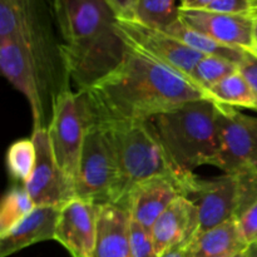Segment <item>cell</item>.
<instances>
[{
	"label": "cell",
	"instance_id": "cell-1",
	"mask_svg": "<svg viewBox=\"0 0 257 257\" xmlns=\"http://www.w3.org/2000/svg\"><path fill=\"white\" fill-rule=\"evenodd\" d=\"M82 92L94 122L102 124L150 120L191 100L210 99L190 80L130 47L114 70Z\"/></svg>",
	"mask_w": 257,
	"mask_h": 257
},
{
	"label": "cell",
	"instance_id": "cell-22",
	"mask_svg": "<svg viewBox=\"0 0 257 257\" xmlns=\"http://www.w3.org/2000/svg\"><path fill=\"white\" fill-rule=\"evenodd\" d=\"M178 0H137L135 19L143 24L167 29L180 19Z\"/></svg>",
	"mask_w": 257,
	"mask_h": 257
},
{
	"label": "cell",
	"instance_id": "cell-29",
	"mask_svg": "<svg viewBox=\"0 0 257 257\" xmlns=\"http://www.w3.org/2000/svg\"><path fill=\"white\" fill-rule=\"evenodd\" d=\"M238 72L245 77L257 99V55L247 50L242 63L238 65ZM257 112V109H256Z\"/></svg>",
	"mask_w": 257,
	"mask_h": 257
},
{
	"label": "cell",
	"instance_id": "cell-3",
	"mask_svg": "<svg viewBox=\"0 0 257 257\" xmlns=\"http://www.w3.org/2000/svg\"><path fill=\"white\" fill-rule=\"evenodd\" d=\"M173 165L186 176L196 168L215 166L220 151L217 103L197 99L150 119Z\"/></svg>",
	"mask_w": 257,
	"mask_h": 257
},
{
	"label": "cell",
	"instance_id": "cell-11",
	"mask_svg": "<svg viewBox=\"0 0 257 257\" xmlns=\"http://www.w3.org/2000/svg\"><path fill=\"white\" fill-rule=\"evenodd\" d=\"M32 140L35 146V165L23 186L35 206L62 207L75 197L74 186L58 165L47 127L33 130Z\"/></svg>",
	"mask_w": 257,
	"mask_h": 257
},
{
	"label": "cell",
	"instance_id": "cell-12",
	"mask_svg": "<svg viewBox=\"0 0 257 257\" xmlns=\"http://www.w3.org/2000/svg\"><path fill=\"white\" fill-rule=\"evenodd\" d=\"M188 183L173 176H157L142 181L132 188L125 202L132 221L151 231L153 223L181 196L191 197L198 185Z\"/></svg>",
	"mask_w": 257,
	"mask_h": 257
},
{
	"label": "cell",
	"instance_id": "cell-19",
	"mask_svg": "<svg viewBox=\"0 0 257 257\" xmlns=\"http://www.w3.org/2000/svg\"><path fill=\"white\" fill-rule=\"evenodd\" d=\"M247 248L237 221L232 220L200 231L186 247V257H236Z\"/></svg>",
	"mask_w": 257,
	"mask_h": 257
},
{
	"label": "cell",
	"instance_id": "cell-27",
	"mask_svg": "<svg viewBox=\"0 0 257 257\" xmlns=\"http://www.w3.org/2000/svg\"><path fill=\"white\" fill-rule=\"evenodd\" d=\"M233 15H253V0H215L207 9Z\"/></svg>",
	"mask_w": 257,
	"mask_h": 257
},
{
	"label": "cell",
	"instance_id": "cell-36",
	"mask_svg": "<svg viewBox=\"0 0 257 257\" xmlns=\"http://www.w3.org/2000/svg\"><path fill=\"white\" fill-rule=\"evenodd\" d=\"M257 14V4L253 5V15Z\"/></svg>",
	"mask_w": 257,
	"mask_h": 257
},
{
	"label": "cell",
	"instance_id": "cell-18",
	"mask_svg": "<svg viewBox=\"0 0 257 257\" xmlns=\"http://www.w3.org/2000/svg\"><path fill=\"white\" fill-rule=\"evenodd\" d=\"M130 228L127 208L114 203L103 205L93 257H133Z\"/></svg>",
	"mask_w": 257,
	"mask_h": 257
},
{
	"label": "cell",
	"instance_id": "cell-10",
	"mask_svg": "<svg viewBox=\"0 0 257 257\" xmlns=\"http://www.w3.org/2000/svg\"><path fill=\"white\" fill-rule=\"evenodd\" d=\"M45 54L20 40H0V68L3 75L29 102L33 128L44 124V73Z\"/></svg>",
	"mask_w": 257,
	"mask_h": 257
},
{
	"label": "cell",
	"instance_id": "cell-17",
	"mask_svg": "<svg viewBox=\"0 0 257 257\" xmlns=\"http://www.w3.org/2000/svg\"><path fill=\"white\" fill-rule=\"evenodd\" d=\"M0 40H20L45 49L47 39L34 0H0Z\"/></svg>",
	"mask_w": 257,
	"mask_h": 257
},
{
	"label": "cell",
	"instance_id": "cell-7",
	"mask_svg": "<svg viewBox=\"0 0 257 257\" xmlns=\"http://www.w3.org/2000/svg\"><path fill=\"white\" fill-rule=\"evenodd\" d=\"M117 185L118 168L112 142L105 128L93 122L85 133L75 197L99 205L114 203Z\"/></svg>",
	"mask_w": 257,
	"mask_h": 257
},
{
	"label": "cell",
	"instance_id": "cell-31",
	"mask_svg": "<svg viewBox=\"0 0 257 257\" xmlns=\"http://www.w3.org/2000/svg\"><path fill=\"white\" fill-rule=\"evenodd\" d=\"M215 0H178L180 8L182 9H192V10H202L207 9Z\"/></svg>",
	"mask_w": 257,
	"mask_h": 257
},
{
	"label": "cell",
	"instance_id": "cell-30",
	"mask_svg": "<svg viewBox=\"0 0 257 257\" xmlns=\"http://www.w3.org/2000/svg\"><path fill=\"white\" fill-rule=\"evenodd\" d=\"M117 19H135L137 0H104Z\"/></svg>",
	"mask_w": 257,
	"mask_h": 257
},
{
	"label": "cell",
	"instance_id": "cell-35",
	"mask_svg": "<svg viewBox=\"0 0 257 257\" xmlns=\"http://www.w3.org/2000/svg\"><path fill=\"white\" fill-rule=\"evenodd\" d=\"M250 52H252V53H253V54H256V55H257V45H255V47H253V48H252V49H251V50H250Z\"/></svg>",
	"mask_w": 257,
	"mask_h": 257
},
{
	"label": "cell",
	"instance_id": "cell-15",
	"mask_svg": "<svg viewBox=\"0 0 257 257\" xmlns=\"http://www.w3.org/2000/svg\"><path fill=\"white\" fill-rule=\"evenodd\" d=\"M198 231L200 213L197 203L187 196H181L156 220L151 228V236L156 252L161 257L178 246H187Z\"/></svg>",
	"mask_w": 257,
	"mask_h": 257
},
{
	"label": "cell",
	"instance_id": "cell-13",
	"mask_svg": "<svg viewBox=\"0 0 257 257\" xmlns=\"http://www.w3.org/2000/svg\"><path fill=\"white\" fill-rule=\"evenodd\" d=\"M102 206L74 197L60 207L55 238L73 257H93Z\"/></svg>",
	"mask_w": 257,
	"mask_h": 257
},
{
	"label": "cell",
	"instance_id": "cell-37",
	"mask_svg": "<svg viewBox=\"0 0 257 257\" xmlns=\"http://www.w3.org/2000/svg\"><path fill=\"white\" fill-rule=\"evenodd\" d=\"M243 253H245V252H243ZM243 253H241V255H238V256H236V257H242Z\"/></svg>",
	"mask_w": 257,
	"mask_h": 257
},
{
	"label": "cell",
	"instance_id": "cell-21",
	"mask_svg": "<svg viewBox=\"0 0 257 257\" xmlns=\"http://www.w3.org/2000/svg\"><path fill=\"white\" fill-rule=\"evenodd\" d=\"M208 98L218 104L257 109V99L250 84L240 72L228 75L208 90Z\"/></svg>",
	"mask_w": 257,
	"mask_h": 257
},
{
	"label": "cell",
	"instance_id": "cell-38",
	"mask_svg": "<svg viewBox=\"0 0 257 257\" xmlns=\"http://www.w3.org/2000/svg\"><path fill=\"white\" fill-rule=\"evenodd\" d=\"M257 4V0H253V5Z\"/></svg>",
	"mask_w": 257,
	"mask_h": 257
},
{
	"label": "cell",
	"instance_id": "cell-4",
	"mask_svg": "<svg viewBox=\"0 0 257 257\" xmlns=\"http://www.w3.org/2000/svg\"><path fill=\"white\" fill-rule=\"evenodd\" d=\"M102 124V123H99ZM114 150L118 168V185L114 205L125 207L135 186L157 176H173L196 183V175L186 176L173 165L150 120H130L102 124Z\"/></svg>",
	"mask_w": 257,
	"mask_h": 257
},
{
	"label": "cell",
	"instance_id": "cell-2",
	"mask_svg": "<svg viewBox=\"0 0 257 257\" xmlns=\"http://www.w3.org/2000/svg\"><path fill=\"white\" fill-rule=\"evenodd\" d=\"M64 70L78 90H87L114 70L128 47L117 32V17L104 0H53Z\"/></svg>",
	"mask_w": 257,
	"mask_h": 257
},
{
	"label": "cell",
	"instance_id": "cell-32",
	"mask_svg": "<svg viewBox=\"0 0 257 257\" xmlns=\"http://www.w3.org/2000/svg\"><path fill=\"white\" fill-rule=\"evenodd\" d=\"M186 247L187 246H178L161 257H186Z\"/></svg>",
	"mask_w": 257,
	"mask_h": 257
},
{
	"label": "cell",
	"instance_id": "cell-33",
	"mask_svg": "<svg viewBox=\"0 0 257 257\" xmlns=\"http://www.w3.org/2000/svg\"><path fill=\"white\" fill-rule=\"evenodd\" d=\"M242 257H257V243L248 246V248L245 251Z\"/></svg>",
	"mask_w": 257,
	"mask_h": 257
},
{
	"label": "cell",
	"instance_id": "cell-26",
	"mask_svg": "<svg viewBox=\"0 0 257 257\" xmlns=\"http://www.w3.org/2000/svg\"><path fill=\"white\" fill-rule=\"evenodd\" d=\"M130 237L133 257H158L151 231L132 221V218H131Z\"/></svg>",
	"mask_w": 257,
	"mask_h": 257
},
{
	"label": "cell",
	"instance_id": "cell-34",
	"mask_svg": "<svg viewBox=\"0 0 257 257\" xmlns=\"http://www.w3.org/2000/svg\"><path fill=\"white\" fill-rule=\"evenodd\" d=\"M255 17V30H253V34H255V45H257V14L253 15Z\"/></svg>",
	"mask_w": 257,
	"mask_h": 257
},
{
	"label": "cell",
	"instance_id": "cell-16",
	"mask_svg": "<svg viewBox=\"0 0 257 257\" xmlns=\"http://www.w3.org/2000/svg\"><path fill=\"white\" fill-rule=\"evenodd\" d=\"M60 207L35 206L17 226L0 235V257L12 256L29 246L54 240Z\"/></svg>",
	"mask_w": 257,
	"mask_h": 257
},
{
	"label": "cell",
	"instance_id": "cell-25",
	"mask_svg": "<svg viewBox=\"0 0 257 257\" xmlns=\"http://www.w3.org/2000/svg\"><path fill=\"white\" fill-rule=\"evenodd\" d=\"M35 165V146L32 138L13 143L7 152V166L14 178L24 183L32 175Z\"/></svg>",
	"mask_w": 257,
	"mask_h": 257
},
{
	"label": "cell",
	"instance_id": "cell-14",
	"mask_svg": "<svg viewBox=\"0 0 257 257\" xmlns=\"http://www.w3.org/2000/svg\"><path fill=\"white\" fill-rule=\"evenodd\" d=\"M180 19L187 27L212 38L221 44L251 50L255 47V17L233 15L211 10L180 8Z\"/></svg>",
	"mask_w": 257,
	"mask_h": 257
},
{
	"label": "cell",
	"instance_id": "cell-24",
	"mask_svg": "<svg viewBox=\"0 0 257 257\" xmlns=\"http://www.w3.org/2000/svg\"><path fill=\"white\" fill-rule=\"evenodd\" d=\"M237 70L238 65L230 62V60L205 55L193 69L192 75H191V82L207 94L208 90L213 85H216L218 82L236 73Z\"/></svg>",
	"mask_w": 257,
	"mask_h": 257
},
{
	"label": "cell",
	"instance_id": "cell-5",
	"mask_svg": "<svg viewBox=\"0 0 257 257\" xmlns=\"http://www.w3.org/2000/svg\"><path fill=\"white\" fill-rule=\"evenodd\" d=\"M93 122L94 117L83 92L67 88L53 97L48 136L58 165L74 188L85 133Z\"/></svg>",
	"mask_w": 257,
	"mask_h": 257
},
{
	"label": "cell",
	"instance_id": "cell-28",
	"mask_svg": "<svg viewBox=\"0 0 257 257\" xmlns=\"http://www.w3.org/2000/svg\"><path fill=\"white\" fill-rule=\"evenodd\" d=\"M241 233L248 246L257 243V201L237 220Z\"/></svg>",
	"mask_w": 257,
	"mask_h": 257
},
{
	"label": "cell",
	"instance_id": "cell-23",
	"mask_svg": "<svg viewBox=\"0 0 257 257\" xmlns=\"http://www.w3.org/2000/svg\"><path fill=\"white\" fill-rule=\"evenodd\" d=\"M34 208V201L27 192L24 186L8 191L0 206V235H4L12 230Z\"/></svg>",
	"mask_w": 257,
	"mask_h": 257
},
{
	"label": "cell",
	"instance_id": "cell-9",
	"mask_svg": "<svg viewBox=\"0 0 257 257\" xmlns=\"http://www.w3.org/2000/svg\"><path fill=\"white\" fill-rule=\"evenodd\" d=\"M220 151L215 166L225 173L257 176V117L217 103Z\"/></svg>",
	"mask_w": 257,
	"mask_h": 257
},
{
	"label": "cell",
	"instance_id": "cell-8",
	"mask_svg": "<svg viewBox=\"0 0 257 257\" xmlns=\"http://www.w3.org/2000/svg\"><path fill=\"white\" fill-rule=\"evenodd\" d=\"M115 27L127 47L190 82L193 69L205 57L168 34L166 30L143 24L136 19H117Z\"/></svg>",
	"mask_w": 257,
	"mask_h": 257
},
{
	"label": "cell",
	"instance_id": "cell-20",
	"mask_svg": "<svg viewBox=\"0 0 257 257\" xmlns=\"http://www.w3.org/2000/svg\"><path fill=\"white\" fill-rule=\"evenodd\" d=\"M168 34L175 37L183 44L192 48L193 50L198 52L202 55H210V57H218L222 59L230 60L235 64L240 65L245 58L247 50L238 49V48L228 47V45L221 44L216 42L212 38L187 27L181 19L173 23L172 25L165 29Z\"/></svg>",
	"mask_w": 257,
	"mask_h": 257
},
{
	"label": "cell",
	"instance_id": "cell-6",
	"mask_svg": "<svg viewBox=\"0 0 257 257\" xmlns=\"http://www.w3.org/2000/svg\"><path fill=\"white\" fill-rule=\"evenodd\" d=\"M190 198L197 200L200 231L237 221L257 201V176L225 173L212 180L200 178Z\"/></svg>",
	"mask_w": 257,
	"mask_h": 257
}]
</instances>
